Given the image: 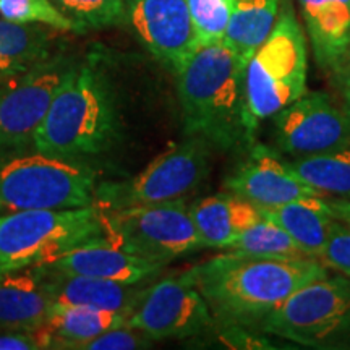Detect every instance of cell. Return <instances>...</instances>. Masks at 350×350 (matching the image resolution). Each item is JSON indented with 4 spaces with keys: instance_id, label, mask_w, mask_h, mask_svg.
Here are the masks:
<instances>
[{
    "instance_id": "cell-19",
    "label": "cell",
    "mask_w": 350,
    "mask_h": 350,
    "mask_svg": "<svg viewBox=\"0 0 350 350\" xmlns=\"http://www.w3.org/2000/svg\"><path fill=\"white\" fill-rule=\"evenodd\" d=\"M314 59L332 75L350 44V0H299Z\"/></svg>"
},
{
    "instance_id": "cell-31",
    "label": "cell",
    "mask_w": 350,
    "mask_h": 350,
    "mask_svg": "<svg viewBox=\"0 0 350 350\" xmlns=\"http://www.w3.org/2000/svg\"><path fill=\"white\" fill-rule=\"evenodd\" d=\"M42 349L36 332L15 331L0 327V350H38Z\"/></svg>"
},
{
    "instance_id": "cell-32",
    "label": "cell",
    "mask_w": 350,
    "mask_h": 350,
    "mask_svg": "<svg viewBox=\"0 0 350 350\" xmlns=\"http://www.w3.org/2000/svg\"><path fill=\"white\" fill-rule=\"evenodd\" d=\"M329 206L332 209V214L338 219L339 222H342L350 229V200L347 198H332L327 200Z\"/></svg>"
},
{
    "instance_id": "cell-14",
    "label": "cell",
    "mask_w": 350,
    "mask_h": 350,
    "mask_svg": "<svg viewBox=\"0 0 350 350\" xmlns=\"http://www.w3.org/2000/svg\"><path fill=\"white\" fill-rule=\"evenodd\" d=\"M247 150L243 163L227 177V191L242 196L258 208L278 206L306 196H325L275 150L256 142Z\"/></svg>"
},
{
    "instance_id": "cell-9",
    "label": "cell",
    "mask_w": 350,
    "mask_h": 350,
    "mask_svg": "<svg viewBox=\"0 0 350 350\" xmlns=\"http://www.w3.org/2000/svg\"><path fill=\"white\" fill-rule=\"evenodd\" d=\"M104 214L109 242L150 261L165 266L203 248L185 200L138 204Z\"/></svg>"
},
{
    "instance_id": "cell-3",
    "label": "cell",
    "mask_w": 350,
    "mask_h": 350,
    "mask_svg": "<svg viewBox=\"0 0 350 350\" xmlns=\"http://www.w3.org/2000/svg\"><path fill=\"white\" fill-rule=\"evenodd\" d=\"M119 137V113L111 86L90 65L70 67L57 88L33 148L78 161L100 154Z\"/></svg>"
},
{
    "instance_id": "cell-17",
    "label": "cell",
    "mask_w": 350,
    "mask_h": 350,
    "mask_svg": "<svg viewBox=\"0 0 350 350\" xmlns=\"http://www.w3.org/2000/svg\"><path fill=\"white\" fill-rule=\"evenodd\" d=\"M54 301L38 268L0 274V327L34 332L49 318Z\"/></svg>"
},
{
    "instance_id": "cell-1",
    "label": "cell",
    "mask_w": 350,
    "mask_h": 350,
    "mask_svg": "<svg viewBox=\"0 0 350 350\" xmlns=\"http://www.w3.org/2000/svg\"><path fill=\"white\" fill-rule=\"evenodd\" d=\"M217 329L261 334L262 323L292 294L327 275L318 258L222 253L190 268Z\"/></svg>"
},
{
    "instance_id": "cell-25",
    "label": "cell",
    "mask_w": 350,
    "mask_h": 350,
    "mask_svg": "<svg viewBox=\"0 0 350 350\" xmlns=\"http://www.w3.org/2000/svg\"><path fill=\"white\" fill-rule=\"evenodd\" d=\"M229 250L274 258L306 256L282 227L266 217H261L255 224L245 229L230 245Z\"/></svg>"
},
{
    "instance_id": "cell-26",
    "label": "cell",
    "mask_w": 350,
    "mask_h": 350,
    "mask_svg": "<svg viewBox=\"0 0 350 350\" xmlns=\"http://www.w3.org/2000/svg\"><path fill=\"white\" fill-rule=\"evenodd\" d=\"M75 31L112 26L126 20L131 0H51Z\"/></svg>"
},
{
    "instance_id": "cell-23",
    "label": "cell",
    "mask_w": 350,
    "mask_h": 350,
    "mask_svg": "<svg viewBox=\"0 0 350 350\" xmlns=\"http://www.w3.org/2000/svg\"><path fill=\"white\" fill-rule=\"evenodd\" d=\"M282 2L284 0H235L222 39L248 62L253 52L273 31Z\"/></svg>"
},
{
    "instance_id": "cell-5",
    "label": "cell",
    "mask_w": 350,
    "mask_h": 350,
    "mask_svg": "<svg viewBox=\"0 0 350 350\" xmlns=\"http://www.w3.org/2000/svg\"><path fill=\"white\" fill-rule=\"evenodd\" d=\"M306 39L291 2L284 0L279 18L245 68V94L253 130L306 91Z\"/></svg>"
},
{
    "instance_id": "cell-34",
    "label": "cell",
    "mask_w": 350,
    "mask_h": 350,
    "mask_svg": "<svg viewBox=\"0 0 350 350\" xmlns=\"http://www.w3.org/2000/svg\"><path fill=\"white\" fill-rule=\"evenodd\" d=\"M349 75H350V44H349L347 51H345L344 57L340 59L338 68H336L334 73H332V78H334V80H339V78H344Z\"/></svg>"
},
{
    "instance_id": "cell-13",
    "label": "cell",
    "mask_w": 350,
    "mask_h": 350,
    "mask_svg": "<svg viewBox=\"0 0 350 350\" xmlns=\"http://www.w3.org/2000/svg\"><path fill=\"white\" fill-rule=\"evenodd\" d=\"M126 20L143 46L174 73L200 46L188 0H131Z\"/></svg>"
},
{
    "instance_id": "cell-28",
    "label": "cell",
    "mask_w": 350,
    "mask_h": 350,
    "mask_svg": "<svg viewBox=\"0 0 350 350\" xmlns=\"http://www.w3.org/2000/svg\"><path fill=\"white\" fill-rule=\"evenodd\" d=\"M234 5L235 0H188L200 46L224 38Z\"/></svg>"
},
{
    "instance_id": "cell-6",
    "label": "cell",
    "mask_w": 350,
    "mask_h": 350,
    "mask_svg": "<svg viewBox=\"0 0 350 350\" xmlns=\"http://www.w3.org/2000/svg\"><path fill=\"white\" fill-rule=\"evenodd\" d=\"M96 174L73 159L36 151L0 161V214L94 204Z\"/></svg>"
},
{
    "instance_id": "cell-2",
    "label": "cell",
    "mask_w": 350,
    "mask_h": 350,
    "mask_svg": "<svg viewBox=\"0 0 350 350\" xmlns=\"http://www.w3.org/2000/svg\"><path fill=\"white\" fill-rule=\"evenodd\" d=\"M247 64L224 39L201 44L183 62L175 75L187 137L224 151L255 142L245 94Z\"/></svg>"
},
{
    "instance_id": "cell-10",
    "label": "cell",
    "mask_w": 350,
    "mask_h": 350,
    "mask_svg": "<svg viewBox=\"0 0 350 350\" xmlns=\"http://www.w3.org/2000/svg\"><path fill=\"white\" fill-rule=\"evenodd\" d=\"M126 326L152 340L188 339L216 327L211 310L196 287L191 271L148 286Z\"/></svg>"
},
{
    "instance_id": "cell-15",
    "label": "cell",
    "mask_w": 350,
    "mask_h": 350,
    "mask_svg": "<svg viewBox=\"0 0 350 350\" xmlns=\"http://www.w3.org/2000/svg\"><path fill=\"white\" fill-rule=\"evenodd\" d=\"M44 266L62 274L109 279L125 284L150 281L159 275L164 268L161 262L122 250L107 240L81 245Z\"/></svg>"
},
{
    "instance_id": "cell-7",
    "label": "cell",
    "mask_w": 350,
    "mask_h": 350,
    "mask_svg": "<svg viewBox=\"0 0 350 350\" xmlns=\"http://www.w3.org/2000/svg\"><path fill=\"white\" fill-rule=\"evenodd\" d=\"M261 334L306 349H350V278L325 275L292 294L262 323Z\"/></svg>"
},
{
    "instance_id": "cell-33",
    "label": "cell",
    "mask_w": 350,
    "mask_h": 350,
    "mask_svg": "<svg viewBox=\"0 0 350 350\" xmlns=\"http://www.w3.org/2000/svg\"><path fill=\"white\" fill-rule=\"evenodd\" d=\"M336 83H338L340 90V96H342V106L350 119V75L339 78V80H336Z\"/></svg>"
},
{
    "instance_id": "cell-4",
    "label": "cell",
    "mask_w": 350,
    "mask_h": 350,
    "mask_svg": "<svg viewBox=\"0 0 350 350\" xmlns=\"http://www.w3.org/2000/svg\"><path fill=\"white\" fill-rule=\"evenodd\" d=\"M104 240L106 214L94 204L0 214V274L49 265L73 248Z\"/></svg>"
},
{
    "instance_id": "cell-8",
    "label": "cell",
    "mask_w": 350,
    "mask_h": 350,
    "mask_svg": "<svg viewBox=\"0 0 350 350\" xmlns=\"http://www.w3.org/2000/svg\"><path fill=\"white\" fill-rule=\"evenodd\" d=\"M211 163V144L200 137H188L174 143L126 180L100 183L94 201L103 213L117 211L138 204L185 200L206 178Z\"/></svg>"
},
{
    "instance_id": "cell-30",
    "label": "cell",
    "mask_w": 350,
    "mask_h": 350,
    "mask_svg": "<svg viewBox=\"0 0 350 350\" xmlns=\"http://www.w3.org/2000/svg\"><path fill=\"white\" fill-rule=\"evenodd\" d=\"M325 266L336 269L339 274L350 278V229L338 219L331 227L325 250L319 255Z\"/></svg>"
},
{
    "instance_id": "cell-22",
    "label": "cell",
    "mask_w": 350,
    "mask_h": 350,
    "mask_svg": "<svg viewBox=\"0 0 350 350\" xmlns=\"http://www.w3.org/2000/svg\"><path fill=\"white\" fill-rule=\"evenodd\" d=\"M54 34L41 26L0 20V77L28 72L54 57Z\"/></svg>"
},
{
    "instance_id": "cell-21",
    "label": "cell",
    "mask_w": 350,
    "mask_h": 350,
    "mask_svg": "<svg viewBox=\"0 0 350 350\" xmlns=\"http://www.w3.org/2000/svg\"><path fill=\"white\" fill-rule=\"evenodd\" d=\"M260 211L262 217L282 227L306 256L319 260L336 221L325 196H306Z\"/></svg>"
},
{
    "instance_id": "cell-35",
    "label": "cell",
    "mask_w": 350,
    "mask_h": 350,
    "mask_svg": "<svg viewBox=\"0 0 350 350\" xmlns=\"http://www.w3.org/2000/svg\"><path fill=\"white\" fill-rule=\"evenodd\" d=\"M3 80H5V78H2V77H0V83H2Z\"/></svg>"
},
{
    "instance_id": "cell-11",
    "label": "cell",
    "mask_w": 350,
    "mask_h": 350,
    "mask_svg": "<svg viewBox=\"0 0 350 350\" xmlns=\"http://www.w3.org/2000/svg\"><path fill=\"white\" fill-rule=\"evenodd\" d=\"M70 65L60 55L0 83V154L33 146Z\"/></svg>"
},
{
    "instance_id": "cell-18",
    "label": "cell",
    "mask_w": 350,
    "mask_h": 350,
    "mask_svg": "<svg viewBox=\"0 0 350 350\" xmlns=\"http://www.w3.org/2000/svg\"><path fill=\"white\" fill-rule=\"evenodd\" d=\"M190 213L201 243L209 248H230L245 229L262 217L260 208L232 191L196 201Z\"/></svg>"
},
{
    "instance_id": "cell-16",
    "label": "cell",
    "mask_w": 350,
    "mask_h": 350,
    "mask_svg": "<svg viewBox=\"0 0 350 350\" xmlns=\"http://www.w3.org/2000/svg\"><path fill=\"white\" fill-rule=\"evenodd\" d=\"M38 273L54 304L109 310L124 313L129 318L148 288L144 282L125 284L109 279L62 274L46 266H38Z\"/></svg>"
},
{
    "instance_id": "cell-24",
    "label": "cell",
    "mask_w": 350,
    "mask_h": 350,
    "mask_svg": "<svg viewBox=\"0 0 350 350\" xmlns=\"http://www.w3.org/2000/svg\"><path fill=\"white\" fill-rule=\"evenodd\" d=\"M292 165L323 195L350 200V144L325 154L294 159Z\"/></svg>"
},
{
    "instance_id": "cell-27",
    "label": "cell",
    "mask_w": 350,
    "mask_h": 350,
    "mask_svg": "<svg viewBox=\"0 0 350 350\" xmlns=\"http://www.w3.org/2000/svg\"><path fill=\"white\" fill-rule=\"evenodd\" d=\"M0 15L13 23L44 25L59 31H75L72 21L51 0H0Z\"/></svg>"
},
{
    "instance_id": "cell-20",
    "label": "cell",
    "mask_w": 350,
    "mask_h": 350,
    "mask_svg": "<svg viewBox=\"0 0 350 350\" xmlns=\"http://www.w3.org/2000/svg\"><path fill=\"white\" fill-rule=\"evenodd\" d=\"M129 317L109 310L54 304L41 329L34 331L42 349H81L88 340L113 327L126 326Z\"/></svg>"
},
{
    "instance_id": "cell-29",
    "label": "cell",
    "mask_w": 350,
    "mask_h": 350,
    "mask_svg": "<svg viewBox=\"0 0 350 350\" xmlns=\"http://www.w3.org/2000/svg\"><path fill=\"white\" fill-rule=\"evenodd\" d=\"M152 342L154 340L144 332L129 326H120L88 340L86 344L81 345L80 350H135L151 347Z\"/></svg>"
},
{
    "instance_id": "cell-12",
    "label": "cell",
    "mask_w": 350,
    "mask_h": 350,
    "mask_svg": "<svg viewBox=\"0 0 350 350\" xmlns=\"http://www.w3.org/2000/svg\"><path fill=\"white\" fill-rule=\"evenodd\" d=\"M278 151L294 159L325 154L350 144V119L327 93L306 90L273 116Z\"/></svg>"
}]
</instances>
